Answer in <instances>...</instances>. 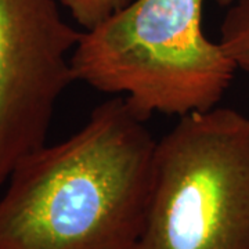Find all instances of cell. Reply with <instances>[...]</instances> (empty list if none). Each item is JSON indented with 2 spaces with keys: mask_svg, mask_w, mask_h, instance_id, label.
Returning <instances> with one entry per match:
<instances>
[{
  "mask_svg": "<svg viewBox=\"0 0 249 249\" xmlns=\"http://www.w3.org/2000/svg\"><path fill=\"white\" fill-rule=\"evenodd\" d=\"M219 42L237 70L249 73V0H237L229 6Z\"/></svg>",
  "mask_w": 249,
  "mask_h": 249,
  "instance_id": "5b68a950",
  "label": "cell"
},
{
  "mask_svg": "<svg viewBox=\"0 0 249 249\" xmlns=\"http://www.w3.org/2000/svg\"><path fill=\"white\" fill-rule=\"evenodd\" d=\"M217 4H220V6H224V7H229V6H231L234 1H237V0H214Z\"/></svg>",
  "mask_w": 249,
  "mask_h": 249,
  "instance_id": "52a82bcc",
  "label": "cell"
},
{
  "mask_svg": "<svg viewBox=\"0 0 249 249\" xmlns=\"http://www.w3.org/2000/svg\"><path fill=\"white\" fill-rule=\"evenodd\" d=\"M71 13L83 29L94 27L100 21L126 6L132 0H55Z\"/></svg>",
  "mask_w": 249,
  "mask_h": 249,
  "instance_id": "8992f818",
  "label": "cell"
},
{
  "mask_svg": "<svg viewBox=\"0 0 249 249\" xmlns=\"http://www.w3.org/2000/svg\"><path fill=\"white\" fill-rule=\"evenodd\" d=\"M205 0H132L79 34L73 82L122 96L136 112L178 118L216 107L235 64L205 35Z\"/></svg>",
  "mask_w": 249,
  "mask_h": 249,
  "instance_id": "7a4b0ae2",
  "label": "cell"
},
{
  "mask_svg": "<svg viewBox=\"0 0 249 249\" xmlns=\"http://www.w3.org/2000/svg\"><path fill=\"white\" fill-rule=\"evenodd\" d=\"M79 34L55 0H0V187L46 144Z\"/></svg>",
  "mask_w": 249,
  "mask_h": 249,
  "instance_id": "277c9868",
  "label": "cell"
},
{
  "mask_svg": "<svg viewBox=\"0 0 249 249\" xmlns=\"http://www.w3.org/2000/svg\"><path fill=\"white\" fill-rule=\"evenodd\" d=\"M157 139L122 96L18 160L0 199V249H136Z\"/></svg>",
  "mask_w": 249,
  "mask_h": 249,
  "instance_id": "6da1fadb",
  "label": "cell"
},
{
  "mask_svg": "<svg viewBox=\"0 0 249 249\" xmlns=\"http://www.w3.org/2000/svg\"><path fill=\"white\" fill-rule=\"evenodd\" d=\"M136 249H249V116L211 108L157 140Z\"/></svg>",
  "mask_w": 249,
  "mask_h": 249,
  "instance_id": "3957f363",
  "label": "cell"
}]
</instances>
